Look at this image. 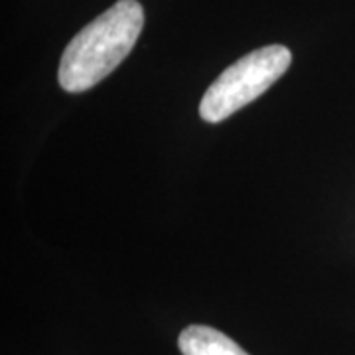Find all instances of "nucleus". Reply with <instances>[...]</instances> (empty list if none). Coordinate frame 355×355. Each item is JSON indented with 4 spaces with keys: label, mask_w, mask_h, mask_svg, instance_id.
I'll list each match as a JSON object with an SVG mask.
<instances>
[{
    "label": "nucleus",
    "mask_w": 355,
    "mask_h": 355,
    "mask_svg": "<svg viewBox=\"0 0 355 355\" xmlns=\"http://www.w3.org/2000/svg\"><path fill=\"white\" fill-rule=\"evenodd\" d=\"M144 26L139 0H119L87 24L65 48L58 79L67 93L95 87L132 51Z\"/></svg>",
    "instance_id": "f257e3e1"
},
{
    "label": "nucleus",
    "mask_w": 355,
    "mask_h": 355,
    "mask_svg": "<svg viewBox=\"0 0 355 355\" xmlns=\"http://www.w3.org/2000/svg\"><path fill=\"white\" fill-rule=\"evenodd\" d=\"M292 64L286 46L272 44L247 53L217 77L207 87L200 103V114L205 123H221L245 105L259 99L275 85Z\"/></svg>",
    "instance_id": "f03ea898"
},
{
    "label": "nucleus",
    "mask_w": 355,
    "mask_h": 355,
    "mask_svg": "<svg viewBox=\"0 0 355 355\" xmlns=\"http://www.w3.org/2000/svg\"><path fill=\"white\" fill-rule=\"evenodd\" d=\"M182 355H249L229 336L209 326H188L178 338Z\"/></svg>",
    "instance_id": "7ed1b4c3"
}]
</instances>
